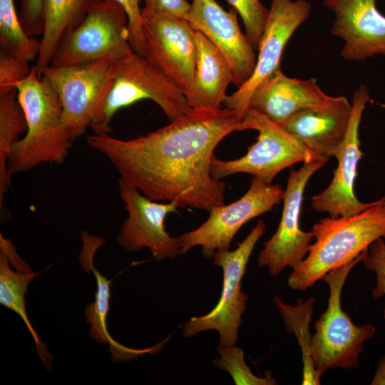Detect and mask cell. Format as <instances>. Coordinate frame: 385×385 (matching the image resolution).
I'll return each mask as SVG.
<instances>
[{
    "instance_id": "1",
    "label": "cell",
    "mask_w": 385,
    "mask_h": 385,
    "mask_svg": "<svg viewBox=\"0 0 385 385\" xmlns=\"http://www.w3.org/2000/svg\"><path fill=\"white\" fill-rule=\"evenodd\" d=\"M239 120L229 108L192 109L145 135L121 140L109 134L86 137L121 180L154 201L210 211L225 205L226 185L212 177L214 150Z\"/></svg>"
},
{
    "instance_id": "2",
    "label": "cell",
    "mask_w": 385,
    "mask_h": 385,
    "mask_svg": "<svg viewBox=\"0 0 385 385\" xmlns=\"http://www.w3.org/2000/svg\"><path fill=\"white\" fill-rule=\"evenodd\" d=\"M16 89L27 130L11 148L9 173L11 175L33 170L43 163H63L73 139L63 122V108L58 93L34 67L17 84Z\"/></svg>"
},
{
    "instance_id": "3",
    "label": "cell",
    "mask_w": 385,
    "mask_h": 385,
    "mask_svg": "<svg viewBox=\"0 0 385 385\" xmlns=\"http://www.w3.org/2000/svg\"><path fill=\"white\" fill-rule=\"evenodd\" d=\"M314 242L289 274L290 288L304 291L329 272L356 258L379 238H385V197L351 215L328 217L312 228Z\"/></svg>"
},
{
    "instance_id": "4",
    "label": "cell",
    "mask_w": 385,
    "mask_h": 385,
    "mask_svg": "<svg viewBox=\"0 0 385 385\" xmlns=\"http://www.w3.org/2000/svg\"><path fill=\"white\" fill-rule=\"evenodd\" d=\"M364 252L322 279L329 287L328 305L315 322V332L312 335L310 345L314 366L321 375L327 369L342 368L347 370L359 367V357L364 351L363 345L376 333L372 325L354 324L341 304L342 292L347 276L352 268L361 262Z\"/></svg>"
},
{
    "instance_id": "5",
    "label": "cell",
    "mask_w": 385,
    "mask_h": 385,
    "mask_svg": "<svg viewBox=\"0 0 385 385\" xmlns=\"http://www.w3.org/2000/svg\"><path fill=\"white\" fill-rule=\"evenodd\" d=\"M128 17L113 1L94 4L83 21L58 42L49 66L71 67L102 60L118 61L134 53L128 37Z\"/></svg>"
},
{
    "instance_id": "6",
    "label": "cell",
    "mask_w": 385,
    "mask_h": 385,
    "mask_svg": "<svg viewBox=\"0 0 385 385\" xmlns=\"http://www.w3.org/2000/svg\"><path fill=\"white\" fill-rule=\"evenodd\" d=\"M114 62L102 60L71 67L44 68L46 78L58 93L63 108V122L73 140L91 126L102 133L103 107L114 80Z\"/></svg>"
},
{
    "instance_id": "7",
    "label": "cell",
    "mask_w": 385,
    "mask_h": 385,
    "mask_svg": "<svg viewBox=\"0 0 385 385\" xmlns=\"http://www.w3.org/2000/svg\"><path fill=\"white\" fill-rule=\"evenodd\" d=\"M245 130H257V141L240 158L222 160L214 155L210 164L212 177L220 180L243 173L271 184L282 170L296 163L317 160L281 125L255 111L247 109L237 125V131Z\"/></svg>"
},
{
    "instance_id": "8",
    "label": "cell",
    "mask_w": 385,
    "mask_h": 385,
    "mask_svg": "<svg viewBox=\"0 0 385 385\" xmlns=\"http://www.w3.org/2000/svg\"><path fill=\"white\" fill-rule=\"evenodd\" d=\"M143 99L157 103L173 121L187 113L185 93L145 56L135 52L114 62V80L103 107L101 134H109L115 113L122 108Z\"/></svg>"
},
{
    "instance_id": "9",
    "label": "cell",
    "mask_w": 385,
    "mask_h": 385,
    "mask_svg": "<svg viewBox=\"0 0 385 385\" xmlns=\"http://www.w3.org/2000/svg\"><path fill=\"white\" fill-rule=\"evenodd\" d=\"M265 230V222L260 219L235 250H219L214 254V264L223 270L220 299L209 313L192 317L184 324L183 334L185 337H194L203 331L216 330L220 335V345L237 344L242 314L248 299L247 294L242 290V279L252 251Z\"/></svg>"
},
{
    "instance_id": "10",
    "label": "cell",
    "mask_w": 385,
    "mask_h": 385,
    "mask_svg": "<svg viewBox=\"0 0 385 385\" xmlns=\"http://www.w3.org/2000/svg\"><path fill=\"white\" fill-rule=\"evenodd\" d=\"M284 190L279 185L252 178L249 190L238 200L212 208L208 219L197 228L179 237L181 254L200 246L202 255L213 257L219 250H229L235 234L248 221L280 204Z\"/></svg>"
},
{
    "instance_id": "11",
    "label": "cell",
    "mask_w": 385,
    "mask_h": 385,
    "mask_svg": "<svg viewBox=\"0 0 385 385\" xmlns=\"http://www.w3.org/2000/svg\"><path fill=\"white\" fill-rule=\"evenodd\" d=\"M311 11L304 0H272L263 34L258 46L254 71L250 78L231 95L227 96L225 107L243 119L254 93L279 68L284 48L297 28Z\"/></svg>"
},
{
    "instance_id": "12",
    "label": "cell",
    "mask_w": 385,
    "mask_h": 385,
    "mask_svg": "<svg viewBox=\"0 0 385 385\" xmlns=\"http://www.w3.org/2000/svg\"><path fill=\"white\" fill-rule=\"evenodd\" d=\"M327 161L314 160L289 172L279 226L272 237L264 242V248L257 259L259 267L267 268L272 276L278 275L287 267L294 269L307 255L313 234L299 227L304 191L310 178Z\"/></svg>"
},
{
    "instance_id": "13",
    "label": "cell",
    "mask_w": 385,
    "mask_h": 385,
    "mask_svg": "<svg viewBox=\"0 0 385 385\" xmlns=\"http://www.w3.org/2000/svg\"><path fill=\"white\" fill-rule=\"evenodd\" d=\"M118 187L128 212V217L117 237L119 244L130 252L146 247L156 262L173 259L181 254L179 237L170 236L165 226L167 215L176 212L178 206L174 202L152 200L120 179Z\"/></svg>"
},
{
    "instance_id": "14",
    "label": "cell",
    "mask_w": 385,
    "mask_h": 385,
    "mask_svg": "<svg viewBox=\"0 0 385 385\" xmlns=\"http://www.w3.org/2000/svg\"><path fill=\"white\" fill-rule=\"evenodd\" d=\"M370 99L367 88L361 85L352 98L351 118L345 137L334 153L338 164L328 187L311 198V205L317 212L330 217L357 214L371 206L374 202H362L354 193L357 167L361 158L359 129L366 104Z\"/></svg>"
},
{
    "instance_id": "15",
    "label": "cell",
    "mask_w": 385,
    "mask_h": 385,
    "mask_svg": "<svg viewBox=\"0 0 385 385\" xmlns=\"http://www.w3.org/2000/svg\"><path fill=\"white\" fill-rule=\"evenodd\" d=\"M145 57L184 93L192 86L197 59L195 29L168 15L143 16Z\"/></svg>"
},
{
    "instance_id": "16",
    "label": "cell",
    "mask_w": 385,
    "mask_h": 385,
    "mask_svg": "<svg viewBox=\"0 0 385 385\" xmlns=\"http://www.w3.org/2000/svg\"><path fill=\"white\" fill-rule=\"evenodd\" d=\"M323 4L334 15L331 33L344 41L343 58L361 61L385 55V16L376 0H324Z\"/></svg>"
},
{
    "instance_id": "17",
    "label": "cell",
    "mask_w": 385,
    "mask_h": 385,
    "mask_svg": "<svg viewBox=\"0 0 385 385\" xmlns=\"http://www.w3.org/2000/svg\"><path fill=\"white\" fill-rule=\"evenodd\" d=\"M190 24L221 51L229 63L237 88L252 74L255 50L238 24L236 11H227L215 0H192Z\"/></svg>"
},
{
    "instance_id": "18",
    "label": "cell",
    "mask_w": 385,
    "mask_h": 385,
    "mask_svg": "<svg viewBox=\"0 0 385 385\" xmlns=\"http://www.w3.org/2000/svg\"><path fill=\"white\" fill-rule=\"evenodd\" d=\"M351 108L346 97L330 96L324 103L301 111L279 125L315 158L329 160L345 137Z\"/></svg>"
},
{
    "instance_id": "19",
    "label": "cell",
    "mask_w": 385,
    "mask_h": 385,
    "mask_svg": "<svg viewBox=\"0 0 385 385\" xmlns=\"http://www.w3.org/2000/svg\"><path fill=\"white\" fill-rule=\"evenodd\" d=\"M329 98L314 78H289L279 69L254 93L247 109L282 124L295 113L320 106Z\"/></svg>"
},
{
    "instance_id": "20",
    "label": "cell",
    "mask_w": 385,
    "mask_h": 385,
    "mask_svg": "<svg viewBox=\"0 0 385 385\" xmlns=\"http://www.w3.org/2000/svg\"><path fill=\"white\" fill-rule=\"evenodd\" d=\"M81 239L83 244L79 255L81 267L87 273L93 272L97 284L95 300L88 304L85 310L86 322L91 325L90 337L98 343L109 344L114 361H129L145 354L156 353V345L146 349H132L118 343L110 335L107 328V316L111 298L110 284L112 281L100 273L93 265L94 255L105 240L92 236L87 232H82Z\"/></svg>"
},
{
    "instance_id": "21",
    "label": "cell",
    "mask_w": 385,
    "mask_h": 385,
    "mask_svg": "<svg viewBox=\"0 0 385 385\" xmlns=\"http://www.w3.org/2000/svg\"><path fill=\"white\" fill-rule=\"evenodd\" d=\"M197 59L192 86L185 93L192 109H219L235 76L225 57L201 31L195 30Z\"/></svg>"
},
{
    "instance_id": "22",
    "label": "cell",
    "mask_w": 385,
    "mask_h": 385,
    "mask_svg": "<svg viewBox=\"0 0 385 385\" xmlns=\"http://www.w3.org/2000/svg\"><path fill=\"white\" fill-rule=\"evenodd\" d=\"M40 272H34L18 254L9 239L0 235V304L14 311L23 320L35 342L44 367L52 366L53 356L34 329L26 309L25 296L31 282Z\"/></svg>"
},
{
    "instance_id": "23",
    "label": "cell",
    "mask_w": 385,
    "mask_h": 385,
    "mask_svg": "<svg viewBox=\"0 0 385 385\" xmlns=\"http://www.w3.org/2000/svg\"><path fill=\"white\" fill-rule=\"evenodd\" d=\"M101 0H43V31L41 48L34 66L40 76L48 66L62 37L78 26L91 7Z\"/></svg>"
},
{
    "instance_id": "24",
    "label": "cell",
    "mask_w": 385,
    "mask_h": 385,
    "mask_svg": "<svg viewBox=\"0 0 385 385\" xmlns=\"http://www.w3.org/2000/svg\"><path fill=\"white\" fill-rule=\"evenodd\" d=\"M273 302L283 317L284 327L295 335L300 346L303 364L302 384H320L322 375L314 366L310 349L309 323L315 299L311 297L305 301L299 299L294 306L285 304L277 297L273 298Z\"/></svg>"
},
{
    "instance_id": "25",
    "label": "cell",
    "mask_w": 385,
    "mask_h": 385,
    "mask_svg": "<svg viewBox=\"0 0 385 385\" xmlns=\"http://www.w3.org/2000/svg\"><path fill=\"white\" fill-rule=\"evenodd\" d=\"M27 130L26 119L17 99V89L0 95V206L11 186L8 158L19 135Z\"/></svg>"
},
{
    "instance_id": "26",
    "label": "cell",
    "mask_w": 385,
    "mask_h": 385,
    "mask_svg": "<svg viewBox=\"0 0 385 385\" xmlns=\"http://www.w3.org/2000/svg\"><path fill=\"white\" fill-rule=\"evenodd\" d=\"M1 50L29 63L36 59L41 41L29 36L16 14L14 0H0Z\"/></svg>"
},
{
    "instance_id": "27",
    "label": "cell",
    "mask_w": 385,
    "mask_h": 385,
    "mask_svg": "<svg viewBox=\"0 0 385 385\" xmlns=\"http://www.w3.org/2000/svg\"><path fill=\"white\" fill-rule=\"evenodd\" d=\"M220 356L212 360L215 367L229 373L237 385H274L277 381L272 373L265 376L255 375L245 361L244 352L240 347L220 345L217 348Z\"/></svg>"
},
{
    "instance_id": "28",
    "label": "cell",
    "mask_w": 385,
    "mask_h": 385,
    "mask_svg": "<svg viewBox=\"0 0 385 385\" xmlns=\"http://www.w3.org/2000/svg\"><path fill=\"white\" fill-rule=\"evenodd\" d=\"M227 1L240 15L245 27V35L257 51L267 19L269 9L260 0Z\"/></svg>"
},
{
    "instance_id": "29",
    "label": "cell",
    "mask_w": 385,
    "mask_h": 385,
    "mask_svg": "<svg viewBox=\"0 0 385 385\" xmlns=\"http://www.w3.org/2000/svg\"><path fill=\"white\" fill-rule=\"evenodd\" d=\"M361 262L364 267L376 273V282L371 289L374 299L385 298V241L381 237L372 242L364 252ZM385 319V303L384 309Z\"/></svg>"
},
{
    "instance_id": "30",
    "label": "cell",
    "mask_w": 385,
    "mask_h": 385,
    "mask_svg": "<svg viewBox=\"0 0 385 385\" xmlns=\"http://www.w3.org/2000/svg\"><path fill=\"white\" fill-rule=\"evenodd\" d=\"M106 1H115L123 8L128 17L127 28L128 41L135 53L142 56H145L143 33L142 9L140 8V0Z\"/></svg>"
},
{
    "instance_id": "31",
    "label": "cell",
    "mask_w": 385,
    "mask_h": 385,
    "mask_svg": "<svg viewBox=\"0 0 385 385\" xmlns=\"http://www.w3.org/2000/svg\"><path fill=\"white\" fill-rule=\"evenodd\" d=\"M31 68L9 53L0 50V95L16 89V86L30 73Z\"/></svg>"
},
{
    "instance_id": "32",
    "label": "cell",
    "mask_w": 385,
    "mask_h": 385,
    "mask_svg": "<svg viewBox=\"0 0 385 385\" xmlns=\"http://www.w3.org/2000/svg\"><path fill=\"white\" fill-rule=\"evenodd\" d=\"M144 2L142 16L168 15L190 22L191 4L187 0H144Z\"/></svg>"
},
{
    "instance_id": "33",
    "label": "cell",
    "mask_w": 385,
    "mask_h": 385,
    "mask_svg": "<svg viewBox=\"0 0 385 385\" xmlns=\"http://www.w3.org/2000/svg\"><path fill=\"white\" fill-rule=\"evenodd\" d=\"M21 24L30 36L42 35L43 31V0H21Z\"/></svg>"
},
{
    "instance_id": "34",
    "label": "cell",
    "mask_w": 385,
    "mask_h": 385,
    "mask_svg": "<svg viewBox=\"0 0 385 385\" xmlns=\"http://www.w3.org/2000/svg\"><path fill=\"white\" fill-rule=\"evenodd\" d=\"M371 384L385 385V356L380 359Z\"/></svg>"
}]
</instances>
